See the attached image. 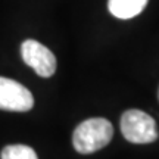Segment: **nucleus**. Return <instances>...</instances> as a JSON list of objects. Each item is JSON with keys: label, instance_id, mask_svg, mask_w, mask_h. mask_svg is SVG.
Returning <instances> with one entry per match:
<instances>
[{"label": "nucleus", "instance_id": "20e7f679", "mask_svg": "<svg viewBox=\"0 0 159 159\" xmlns=\"http://www.w3.org/2000/svg\"><path fill=\"white\" fill-rule=\"evenodd\" d=\"M24 62L34 69L37 75L49 78L56 71V57L46 46L35 40H25L21 44Z\"/></svg>", "mask_w": 159, "mask_h": 159}, {"label": "nucleus", "instance_id": "7ed1b4c3", "mask_svg": "<svg viewBox=\"0 0 159 159\" xmlns=\"http://www.w3.org/2000/svg\"><path fill=\"white\" fill-rule=\"evenodd\" d=\"M34 106L31 91L11 78L0 77V109L12 112H27Z\"/></svg>", "mask_w": 159, "mask_h": 159}, {"label": "nucleus", "instance_id": "39448f33", "mask_svg": "<svg viewBox=\"0 0 159 159\" xmlns=\"http://www.w3.org/2000/svg\"><path fill=\"white\" fill-rule=\"evenodd\" d=\"M148 0H109V12L119 19H130L142 13Z\"/></svg>", "mask_w": 159, "mask_h": 159}, {"label": "nucleus", "instance_id": "f03ea898", "mask_svg": "<svg viewBox=\"0 0 159 159\" xmlns=\"http://www.w3.org/2000/svg\"><path fill=\"white\" fill-rule=\"evenodd\" d=\"M121 131L128 142L136 144H148L158 139L155 119L139 109L124 112L121 116Z\"/></svg>", "mask_w": 159, "mask_h": 159}, {"label": "nucleus", "instance_id": "f257e3e1", "mask_svg": "<svg viewBox=\"0 0 159 159\" xmlns=\"http://www.w3.org/2000/svg\"><path fill=\"white\" fill-rule=\"evenodd\" d=\"M114 137V127L105 118H90L75 128L72 143L78 153L87 155L105 148Z\"/></svg>", "mask_w": 159, "mask_h": 159}, {"label": "nucleus", "instance_id": "0eeeda50", "mask_svg": "<svg viewBox=\"0 0 159 159\" xmlns=\"http://www.w3.org/2000/svg\"><path fill=\"white\" fill-rule=\"evenodd\" d=\"M158 97H159V91H158Z\"/></svg>", "mask_w": 159, "mask_h": 159}, {"label": "nucleus", "instance_id": "423d86ee", "mask_svg": "<svg viewBox=\"0 0 159 159\" xmlns=\"http://www.w3.org/2000/svg\"><path fill=\"white\" fill-rule=\"evenodd\" d=\"M2 159H39L34 149L25 144H11L2 150Z\"/></svg>", "mask_w": 159, "mask_h": 159}]
</instances>
